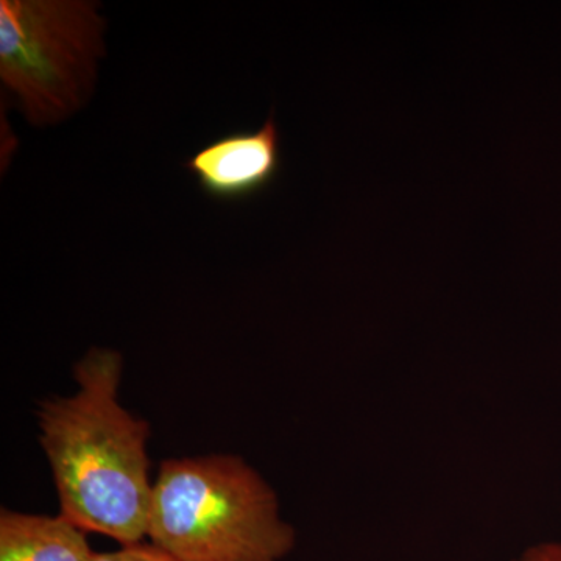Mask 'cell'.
I'll return each mask as SVG.
<instances>
[{"label": "cell", "mask_w": 561, "mask_h": 561, "mask_svg": "<svg viewBox=\"0 0 561 561\" xmlns=\"http://www.w3.org/2000/svg\"><path fill=\"white\" fill-rule=\"evenodd\" d=\"M79 390L46 401L41 445L54 472L61 515L84 531L135 545L147 537L151 491L149 424L117 401L122 356L92 348L73 368Z\"/></svg>", "instance_id": "6da1fadb"}, {"label": "cell", "mask_w": 561, "mask_h": 561, "mask_svg": "<svg viewBox=\"0 0 561 561\" xmlns=\"http://www.w3.org/2000/svg\"><path fill=\"white\" fill-rule=\"evenodd\" d=\"M147 537L179 561H280L295 546L271 486L231 456L165 460Z\"/></svg>", "instance_id": "7a4b0ae2"}, {"label": "cell", "mask_w": 561, "mask_h": 561, "mask_svg": "<svg viewBox=\"0 0 561 561\" xmlns=\"http://www.w3.org/2000/svg\"><path fill=\"white\" fill-rule=\"evenodd\" d=\"M106 21L92 0H0V80L33 127H54L90 102Z\"/></svg>", "instance_id": "3957f363"}, {"label": "cell", "mask_w": 561, "mask_h": 561, "mask_svg": "<svg viewBox=\"0 0 561 561\" xmlns=\"http://www.w3.org/2000/svg\"><path fill=\"white\" fill-rule=\"evenodd\" d=\"M280 168V138L273 114L260 128L210 140L184 162L201 190L220 202H241L261 194L275 183Z\"/></svg>", "instance_id": "277c9868"}, {"label": "cell", "mask_w": 561, "mask_h": 561, "mask_svg": "<svg viewBox=\"0 0 561 561\" xmlns=\"http://www.w3.org/2000/svg\"><path fill=\"white\" fill-rule=\"evenodd\" d=\"M87 531L65 516L0 512V561H92Z\"/></svg>", "instance_id": "5b68a950"}, {"label": "cell", "mask_w": 561, "mask_h": 561, "mask_svg": "<svg viewBox=\"0 0 561 561\" xmlns=\"http://www.w3.org/2000/svg\"><path fill=\"white\" fill-rule=\"evenodd\" d=\"M92 561H179L153 542H135L113 552L94 553Z\"/></svg>", "instance_id": "8992f818"}, {"label": "cell", "mask_w": 561, "mask_h": 561, "mask_svg": "<svg viewBox=\"0 0 561 561\" xmlns=\"http://www.w3.org/2000/svg\"><path fill=\"white\" fill-rule=\"evenodd\" d=\"M513 561H561V542L535 546Z\"/></svg>", "instance_id": "52a82bcc"}]
</instances>
